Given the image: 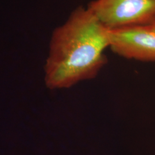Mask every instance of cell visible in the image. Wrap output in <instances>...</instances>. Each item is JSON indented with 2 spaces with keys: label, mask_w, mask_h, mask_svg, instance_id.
I'll return each instance as SVG.
<instances>
[{
  "label": "cell",
  "mask_w": 155,
  "mask_h": 155,
  "mask_svg": "<svg viewBox=\"0 0 155 155\" xmlns=\"http://www.w3.org/2000/svg\"><path fill=\"white\" fill-rule=\"evenodd\" d=\"M109 29L89 8L79 6L54 31L45 64V83L50 90L68 89L96 77L107 63Z\"/></svg>",
  "instance_id": "cell-1"
},
{
  "label": "cell",
  "mask_w": 155,
  "mask_h": 155,
  "mask_svg": "<svg viewBox=\"0 0 155 155\" xmlns=\"http://www.w3.org/2000/svg\"><path fill=\"white\" fill-rule=\"evenodd\" d=\"M87 8L109 29L155 19V0H93Z\"/></svg>",
  "instance_id": "cell-2"
},
{
  "label": "cell",
  "mask_w": 155,
  "mask_h": 155,
  "mask_svg": "<svg viewBox=\"0 0 155 155\" xmlns=\"http://www.w3.org/2000/svg\"><path fill=\"white\" fill-rule=\"evenodd\" d=\"M111 50L127 59L155 61V19L142 24L109 29Z\"/></svg>",
  "instance_id": "cell-3"
}]
</instances>
